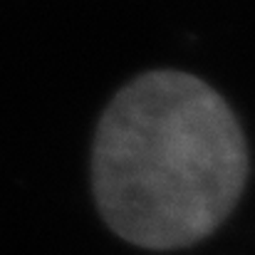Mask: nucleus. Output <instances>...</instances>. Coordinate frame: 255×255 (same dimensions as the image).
Here are the masks:
<instances>
[{
    "mask_svg": "<svg viewBox=\"0 0 255 255\" xmlns=\"http://www.w3.org/2000/svg\"><path fill=\"white\" fill-rule=\"evenodd\" d=\"M246 176L248 146L233 109L193 75L146 72L99 119L97 208L134 246L173 251L211 236L236 208Z\"/></svg>",
    "mask_w": 255,
    "mask_h": 255,
    "instance_id": "1",
    "label": "nucleus"
}]
</instances>
